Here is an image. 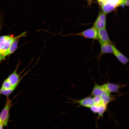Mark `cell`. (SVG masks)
I'll return each mask as SVG.
<instances>
[{"label": "cell", "instance_id": "obj_1", "mask_svg": "<svg viewBox=\"0 0 129 129\" xmlns=\"http://www.w3.org/2000/svg\"><path fill=\"white\" fill-rule=\"evenodd\" d=\"M27 33L24 32L15 37L10 35L0 37V61L5 58V54L13 42L18 38L26 37Z\"/></svg>", "mask_w": 129, "mask_h": 129}, {"label": "cell", "instance_id": "obj_2", "mask_svg": "<svg viewBox=\"0 0 129 129\" xmlns=\"http://www.w3.org/2000/svg\"><path fill=\"white\" fill-rule=\"evenodd\" d=\"M12 100L6 96L5 105L0 113V123L6 126L9 121L10 109L12 105Z\"/></svg>", "mask_w": 129, "mask_h": 129}, {"label": "cell", "instance_id": "obj_3", "mask_svg": "<svg viewBox=\"0 0 129 129\" xmlns=\"http://www.w3.org/2000/svg\"><path fill=\"white\" fill-rule=\"evenodd\" d=\"M97 30L93 26L78 33L72 34L68 35H76L81 36L85 38L97 40Z\"/></svg>", "mask_w": 129, "mask_h": 129}, {"label": "cell", "instance_id": "obj_4", "mask_svg": "<svg viewBox=\"0 0 129 129\" xmlns=\"http://www.w3.org/2000/svg\"><path fill=\"white\" fill-rule=\"evenodd\" d=\"M100 46V51L99 54L95 57L96 59L99 62L102 56L107 54H113V48L112 44L108 43H99Z\"/></svg>", "mask_w": 129, "mask_h": 129}, {"label": "cell", "instance_id": "obj_5", "mask_svg": "<svg viewBox=\"0 0 129 129\" xmlns=\"http://www.w3.org/2000/svg\"><path fill=\"white\" fill-rule=\"evenodd\" d=\"M73 101L71 103H77L80 106L89 108L94 105L93 98L91 96L81 99H74L69 98Z\"/></svg>", "mask_w": 129, "mask_h": 129}, {"label": "cell", "instance_id": "obj_6", "mask_svg": "<svg viewBox=\"0 0 129 129\" xmlns=\"http://www.w3.org/2000/svg\"><path fill=\"white\" fill-rule=\"evenodd\" d=\"M106 15L103 12L101 11L93 24V26L97 30L105 28Z\"/></svg>", "mask_w": 129, "mask_h": 129}, {"label": "cell", "instance_id": "obj_7", "mask_svg": "<svg viewBox=\"0 0 129 129\" xmlns=\"http://www.w3.org/2000/svg\"><path fill=\"white\" fill-rule=\"evenodd\" d=\"M97 40L99 43H108L114 44L110 39L106 28L98 30Z\"/></svg>", "mask_w": 129, "mask_h": 129}, {"label": "cell", "instance_id": "obj_8", "mask_svg": "<svg viewBox=\"0 0 129 129\" xmlns=\"http://www.w3.org/2000/svg\"><path fill=\"white\" fill-rule=\"evenodd\" d=\"M17 67L14 71L10 74L6 78L9 82L12 87L16 88L21 81L22 77H20L17 73Z\"/></svg>", "mask_w": 129, "mask_h": 129}, {"label": "cell", "instance_id": "obj_9", "mask_svg": "<svg viewBox=\"0 0 129 129\" xmlns=\"http://www.w3.org/2000/svg\"><path fill=\"white\" fill-rule=\"evenodd\" d=\"M103 85L106 91L109 93L118 92L119 89L125 86L120 84H115L107 82Z\"/></svg>", "mask_w": 129, "mask_h": 129}, {"label": "cell", "instance_id": "obj_10", "mask_svg": "<svg viewBox=\"0 0 129 129\" xmlns=\"http://www.w3.org/2000/svg\"><path fill=\"white\" fill-rule=\"evenodd\" d=\"M113 54L122 64H125L129 62V59L116 48L114 44L113 45Z\"/></svg>", "mask_w": 129, "mask_h": 129}, {"label": "cell", "instance_id": "obj_11", "mask_svg": "<svg viewBox=\"0 0 129 129\" xmlns=\"http://www.w3.org/2000/svg\"><path fill=\"white\" fill-rule=\"evenodd\" d=\"M108 92L102 85H100L95 83L91 92V96H101L102 94Z\"/></svg>", "mask_w": 129, "mask_h": 129}, {"label": "cell", "instance_id": "obj_12", "mask_svg": "<svg viewBox=\"0 0 129 129\" xmlns=\"http://www.w3.org/2000/svg\"><path fill=\"white\" fill-rule=\"evenodd\" d=\"M103 104L107 106L110 102L114 100L115 97L109 93L102 94L101 96Z\"/></svg>", "mask_w": 129, "mask_h": 129}, {"label": "cell", "instance_id": "obj_13", "mask_svg": "<svg viewBox=\"0 0 129 129\" xmlns=\"http://www.w3.org/2000/svg\"><path fill=\"white\" fill-rule=\"evenodd\" d=\"M103 12L105 14L108 13L113 10L116 7L108 1L102 6Z\"/></svg>", "mask_w": 129, "mask_h": 129}, {"label": "cell", "instance_id": "obj_14", "mask_svg": "<svg viewBox=\"0 0 129 129\" xmlns=\"http://www.w3.org/2000/svg\"><path fill=\"white\" fill-rule=\"evenodd\" d=\"M20 38L17 39L12 43L5 54V57L12 54L16 50L17 48L18 44Z\"/></svg>", "mask_w": 129, "mask_h": 129}, {"label": "cell", "instance_id": "obj_15", "mask_svg": "<svg viewBox=\"0 0 129 129\" xmlns=\"http://www.w3.org/2000/svg\"><path fill=\"white\" fill-rule=\"evenodd\" d=\"M107 107L103 104L98 106V118L103 117L104 113L107 109Z\"/></svg>", "mask_w": 129, "mask_h": 129}, {"label": "cell", "instance_id": "obj_16", "mask_svg": "<svg viewBox=\"0 0 129 129\" xmlns=\"http://www.w3.org/2000/svg\"><path fill=\"white\" fill-rule=\"evenodd\" d=\"M12 87L11 84L6 79L3 81L2 86L0 89L3 90H7L10 89Z\"/></svg>", "mask_w": 129, "mask_h": 129}, {"label": "cell", "instance_id": "obj_17", "mask_svg": "<svg viewBox=\"0 0 129 129\" xmlns=\"http://www.w3.org/2000/svg\"><path fill=\"white\" fill-rule=\"evenodd\" d=\"M16 88L12 87L11 89L5 90L0 89V94H2L6 96H9L15 89Z\"/></svg>", "mask_w": 129, "mask_h": 129}, {"label": "cell", "instance_id": "obj_18", "mask_svg": "<svg viewBox=\"0 0 129 129\" xmlns=\"http://www.w3.org/2000/svg\"><path fill=\"white\" fill-rule=\"evenodd\" d=\"M93 98L94 105L98 106L103 104L100 96H94Z\"/></svg>", "mask_w": 129, "mask_h": 129}, {"label": "cell", "instance_id": "obj_19", "mask_svg": "<svg viewBox=\"0 0 129 129\" xmlns=\"http://www.w3.org/2000/svg\"><path fill=\"white\" fill-rule=\"evenodd\" d=\"M91 111L94 113H97L98 106L93 105L90 108Z\"/></svg>", "mask_w": 129, "mask_h": 129}, {"label": "cell", "instance_id": "obj_20", "mask_svg": "<svg viewBox=\"0 0 129 129\" xmlns=\"http://www.w3.org/2000/svg\"><path fill=\"white\" fill-rule=\"evenodd\" d=\"M122 5L129 6V0H122L120 5Z\"/></svg>", "mask_w": 129, "mask_h": 129}, {"label": "cell", "instance_id": "obj_21", "mask_svg": "<svg viewBox=\"0 0 129 129\" xmlns=\"http://www.w3.org/2000/svg\"><path fill=\"white\" fill-rule=\"evenodd\" d=\"M98 1L99 4L102 6L107 2L108 0H97Z\"/></svg>", "mask_w": 129, "mask_h": 129}, {"label": "cell", "instance_id": "obj_22", "mask_svg": "<svg viewBox=\"0 0 129 129\" xmlns=\"http://www.w3.org/2000/svg\"><path fill=\"white\" fill-rule=\"evenodd\" d=\"M4 126L2 124H0V129H2L3 128Z\"/></svg>", "mask_w": 129, "mask_h": 129}, {"label": "cell", "instance_id": "obj_23", "mask_svg": "<svg viewBox=\"0 0 129 129\" xmlns=\"http://www.w3.org/2000/svg\"><path fill=\"white\" fill-rule=\"evenodd\" d=\"M87 1H88L90 3L91 2V1L93 0H86Z\"/></svg>", "mask_w": 129, "mask_h": 129}]
</instances>
